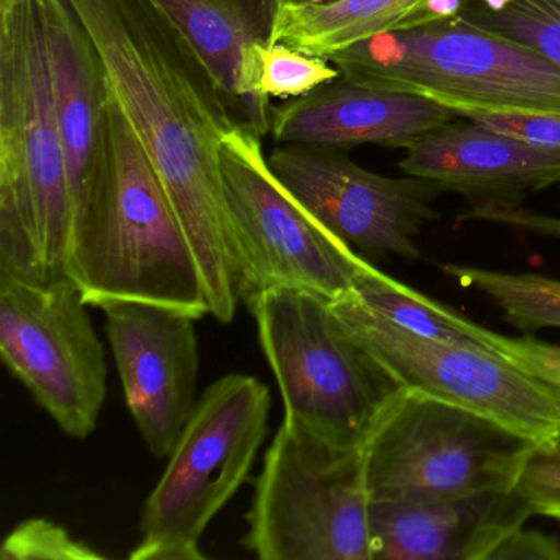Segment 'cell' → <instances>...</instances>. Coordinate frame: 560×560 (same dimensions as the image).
Wrapping results in <instances>:
<instances>
[{"instance_id": "cell-1", "label": "cell", "mask_w": 560, "mask_h": 560, "mask_svg": "<svg viewBox=\"0 0 560 560\" xmlns=\"http://www.w3.org/2000/svg\"><path fill=\"white\" fill-rule=\"evenodd\" d=\"M68 4L195 252L211 316L231 324L242 301V267L222 147L237 120L188 45L147 0Z\"/></svg>"}, {"instance_id": "cell-2", "label": "cell", "mask_w": 560, "mask_h": 560, "mask_svg": "<svg viewBox=\"0 0 560 560\" xmlns=\"http://www.w3.org/2000/svg\"><path fill=\"white\" fill-rule=\"evenodd\" d=\"M67 160L40 0H0V273L67 277Z\"/></svg>"}, {"instance_id": "cell-3", "label": "cell", "mask_w": 560, "mask_h": 560, "mask_svg": "<svg viewBox=\"0 0 560 560\" xmlns=\"http://www.w3.org/2000/svg\"><path fill=\"white\" fill-rule=\"evenodd\" d=\"M67 277L88 306L142 301L198 319L211 314L195 252L109 91L103 178L90 218L71 244Z\"/></svg>"}, {"instance_id": "cell-4", "label": "cell", "mask_w": 560, "mask_h": 560, "mask_svg": "<svg viewBox=\"0 0 560 560\" xmlns=\"http://www.w3.org/2000/svg\"><path fill=\"white\" fill-rule=\"evenodd\" d=\"M340 78L418 94L458 117L560 114V65L460 15L389 32L327 58Z\"/></svg>"}, {"instance_id": "cell-5", "label": "cell", "mask_w": 560, "mask_h": 560, "mask_svg": "<svg viewBox=\"0 0 560 560\" xmlns=\"http://www.w3.org/2000/svg\"><path fill=\"white\" fill-rule=\"evenodd\" d=\"M280 386L283 419L347 448H363L402 386L347 332L330 301L291 288L245 301Z\"/></svg>"}, {"instance_id": "cell-6", "label": "cell", "mask_w": 560, "mask_h": 560, "mask_svg": "<svg viewBox=\"0 0 560 560\" xmlns=\"http://www.w3.org/2000/svg\"><path fill=\"white\" fill-rule=\"evenodd\" d=\"M270 409L255 376L231 373L205 389L143 504L130 560L206 559L205 530L247 480Z\"/></svg>"}, {"instance_id": "cell-7", "label": "cell", "mask_w": 560, "mask_h": 560, "mask_svg": "<svg viewBox=\"0 0 560 560\" xmlns=\"http://www.w3.org/2000/svg\"><path fill=\"white\" fill-rule=\"evenodd\" d=\"M363 448L283 419L265 454L245 549L261 560H373Z\"/></svg>"}, {"instance_id": "cell-8", "label": "cell", "mask_w": 560, "mask_h": 560, "mask_svg": "<svg viewBox=\"0 0 560 560\" xmlns=\"http://www.w3.org/2000/svg\"><path fill=\"white\" fill-rule=\"evenodd\" d=\"M537 445L503 425L402 388L363 444L372 501L514 491Z\"/></svg>"}, {"instance_id": "cell-9", "label": "cell", "mask_w": 560, "mask_h": 560, "mask_svg": "<svg viewBox=\"0 0 560 560\" xmlns=\"http://www.w3.org/2000/svg\"><path fill=\"white\" fill-rule=\"evenodd\" d=\"M264 137L237 124L225 136L222 172L242 267V301L270 288L337 301L372 261L324 228L278 182Z\"/></svg>"}, {"instance_id": "cell-10", "label": "cell", "mask_w": 560, "mask_h": 560, "mask_svg": "<svg viewBox=\"0 0 560 560\" xmlns=\"http://www.w3.org/2000/svg\"><path fill=\"white\" fill-rule=\"evenodd\" d=\"M330 307L402 388L483 416L537 447H560V393L539 376L477 347L412 332L353 293Z\"/></svg>"}, {"instance_id": "cell-11", "label": "cell", "mask_w": 560, "mask_h": 560, "mask_svg": "<svg viewBox=\"0 0 560 560\" xmlns=\"http://www.w3.org/2000/svg\"><path fill=\"white\" fill-rule=\"evenodd\" d=\"M80 288L0 273V357L58 428L90 438L107 396L104 346Z\"/></svg>"}, {"instance_id": "cell-12", "label": "cell", "mask_w": 560, "mask_h": 560, "mask_svg": "<svg viewBox=\"0 0 560 560\" xmlns=\"http://www.w3.org/2000/svg\"><path fill=\"white\" fill-rule=\"evenodd\" d=\"M343 150L281 143L267 156L278 182L324 228L372 260H419L416 238L438 218L442 189L429 179L389 178L353 163Z\"/></svg>"}, {"instance_id": "cell-13", "label": "cell", "mask_w": 560, "mask_h": 560, "mask_svg": "<svg viewBox=\"0 0 560 560\" xmlns=\"http://www.w3.org/2000/svg\"><path fill=\"white\" fill-rule=\"evenodd\" d=\"M101 310L127 409L149 451L168 458L199 399V319L142 301Z\"/></svg>"}, {"instance_id": "cell-14", "label": "cell", "mask_w": 560, "mask_h": 560, "mask_svg": "<svg viewBox=\"0 0 560 560\" xmlns=\"http://www.w3.org/2000/svg\"><path fill=\"white\" fill-rule=\"evenodd\" d=\"M399 170L464 196L470 208H504L521 206L529 192L560 185V150L478 124L452 122L411 143Z\"/></svg>"}, {"instance_id": "cell-15", "label": "cell", "mask_w": 560, "mask_h": 560, "mask_svg": "<svg viewBox=\"0 0 560 560\" xmlns=\"http://www.w3.org/2000/svg\"><path fill=\"white\" fill-rule=\"evenodd\" d=\"M40 8L67 160L71 247L90 218L103 178L107 86L96 50L68 0H40Z\"/></svg>"}, {"instance_id": "cell-16", "label": "cell", "mask_w": 560, "mask_h": 560, "mask_svg": "<svg viewBox=\"0 0 560 560\" xmlns=\"http://www.w3.org/2000/svg\"><path fill=\"white\" fill-rule=\"evenodd\" d=\"M457 114L418 94L363 86L346 78L271 110L275 142L347 150L375 143L408 149Z\"/></svg>"}, {"instance_id": "cell-17", "label": "cell", "mask_w": 560, "mask_h": 560, "mask_svg": "<svg viewBox=\"0 0 560 560\" xmlns=\"http://www.w3.org/2000/svg\"><path fill=\"white\" fill-rule=\"evenodd\" d=\"M534 516L517 491L372 501L373 560H490Z\"/></svg>"}, {"instance_id": "cell-18", "label": "cell", "mask_w": 560, "mask_h": 560, "mask_svg": "<svg viewBox=\"0 0 560 560\" xmlns=\"http://www.w3.org/2000/svg\"><path fill=\"white\" fill-rule=\"evenodd\" d=\"M188 45L238 124L270 133V101L255 93L273 0H147Z\"/></svg>"}, {"instance_id": "cell-19", "label": "cell", "mask_w": 560, "mask_h": 560, "mask_svg": "<svg viewBox=\"0 0 560 560\" xmlns=\"http://www.w3.org/2000/svg\"><path fill=\"white\" fill-rule=\"evenodd\" d=\"M439 18L435 0H277L267 45L327 60L360 42Z\"/></svg>"}, {"instance_id": "cell-20", "label": "cell", "mask_w": 560, "mask_h": 560, "mask_svg": "<svg viewBox=\"0 0 560 560\" xmlns=\"http://www.w3.org/2000/svg\"><path fill=\"white\" fill-rule=\"evenodd\" d=\"M442 271L462 287L490 298L503 319L523 332L560 329V280L556 278L457 264L444 265Z\"/></svg>"}, {"instance_id": "cell-21", "label": "cell", "mask_w": 560, "mask_h": 560, "mask_svg": "<svg viewBox=\"0 0 560 560\" xmlns=\"http://www.w3.org/2000/svg\"><path fill=\"white\" fill-rule=\"evenodd\" d=\"M457 15L560 65V0H475Z\"/></svg>"}, {"instance_id": "cell-22", "label": "cell", "mask_w": 560, "mask_h": 560, "mask_svg": "<svg viewBox=\"0 0 560 560\" xmlns=\"http://www.w3.org/2000/svg\"><path fill=\"white\" fill-rule=\"evenodd\" d=\"M340 78L324 58L310 57L284 45H264L258 51L255 93L270 97H303Z\"/></svg>"}, {"instance_id": "cell-23", "label": "cell", "mask_w": 560, "mask_h": 560, "mask_svg": "<svg viewBox=\"0 0 560 560\" xmlns=\"http://www.w3.org/2000/svg\"><path fill=\"white\" fill-rule=\"evenodd\" d=\"M0 557L4 560H100L103 553L74 539L65 529L47 517H31L22 521L5 537Z\"/></svg>"}, {"instance_id": "cell-24", "label": "cell", "mask_w": 560, "mask_h": 560, "mask_svg": "<svg viewBox=\"0 0 560 560\" xmlns=\"http://www.w3.org/2000/svg\"><path fill=\"white\" fill-rule=\"evenodd\" d=\"M516 491L533 514L560 521V447H537Z\"/></svg>"}, {"instance_id": "cell-25", "label": "cell", "mask_w": 560, "mask_h": 560, "mask_svg": "<svg viewBox=\"0 0 560 560\" xmlns=\"http://www.w3.org/2000/svg\"><path fill=\"white\" fill-rule=\"evenodd\" d=\"M465 119L533 145L560 150V114L471 113Z\"/></svg>"}, {"instance_id": "cell-26", "label": "cell", "mask_w": 560, "mask_h": 560, "mask_svg": "<svg viewBox=\"0 0 560 560\" xmlns=\"http://www.w3.org/2000/svg\"><path fill=\"white\" fill-rule=\"evenodd\" d=\"M460 221L491 222V224L504 225V228L513 229V231L560 241V218L527 211L523 206L468 208L460 215Z\"/></svg>"}, {"instance_id": "cell-27", "label": "cell", "mask_w": 560, "mask_h": 560, "mask_svg": "<svg viewBox=\"0 0 560 560\" xmlns=\"http://www.w3.org/2000/svg\"><path fill=\"white\" fill-rule=\"evenodd\" d=\"M490 560H560V540L523 526L494 549Z\"/></svg>"}]
</instances>
